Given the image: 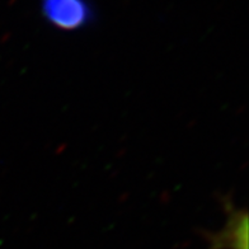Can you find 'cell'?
Instances as JSON below:
<instances>
[{
	"instance_id": "obj_2",
	"label": "cell",
	"mask_w": 249,
	"mask_h": 249,
	"mask_svg": "<svg viewBox=\"0 0 249 249\" xmlns=\"http://www.w3.org/2000/svg\"><path fill=\"white\" fill-rule=\"evenodd\" d=\"M226 213L225 225L219 231H205L209 249H248V211L238 209L230 196H221Z\"/></svg>"
},
{
	"instance_id": "obj_1",
	"label": "cell",
	"mask_w": 249,
	"mask_h": 249,
	"mask_svg": "<svg viewBox=\"0 0 249 249\" xmlns=\"http://www.w3.org/2000/svg\"><path fill=\"white\" fill-rule=\"evenodd\" d=\"M39 10L50 26L65 32L84 30L97 19L90 0H39Z\"/></svg>"
}]
</instances>
